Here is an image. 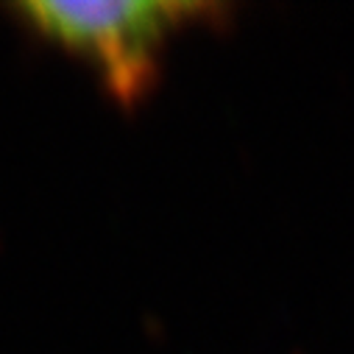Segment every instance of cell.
I'll return each instance as SVG.
<instances>
[{
	"label": "cell",
	"mask_w": 354,
	"mask_h": 354,
	"mask_svg": "<svg viewBox=\"0 0 354 354\" xmlns=\"http://www.w3.org/2000/svg\"><path fill=\"white\" fill-rule=\"evenodd\" d=\"M3 15L37 45L84 64L115 106L137 109L159 86L173 37L193 26H229L234 9L204 0H23L6 3Z\"/></svg>",
	"instance_id": "6da1fadb"
}]
</instances>
